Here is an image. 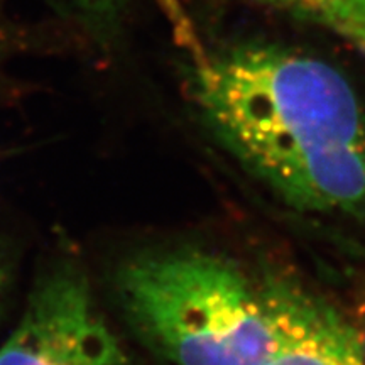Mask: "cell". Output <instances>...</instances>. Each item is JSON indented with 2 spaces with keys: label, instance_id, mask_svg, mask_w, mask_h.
I'll list each match as a JSON object with an SVG mask.
<instances>
[{
  "label": "cell",
  "instance_id": "52a82bcc",
  "mask_svg": "<svg viewBox=\"0 0 365 365\" xmlns=\"http://www.w3.org/2000/svg\"><path fill=\"white\" fill-rule=\"evenodd\" d=\"M7 48V29H6V17H4V0H0V63Z\"/></svg>",
  "mask_w": 365,
  "mask_h": 365
},
{
  "label": "cell",
  "instance_id": "6da1fadb",
  "mask_svg": "<svg viewBox=\"0 0 365 365\" xmlns=\"http://www.w3.org/2000/svg\"><path fill=\"white\" fill-rule=\"evenodd\" d=\"M191 95L218 143L291 207L365 213V110L331 65L277 46L200 53Z\"/></svg>",
  "mask_w": 365,
  "mask_h": 365
},
{
  "label": "cell",
  "instance_id": "3957f363",
  "mask_svg": "<svg viewBox=\"0 0 365 365\" xmlns=\"http://www.w3.org/2000/svg\"><path fill=\"white\" fill-rule=\"evenodd\" d=\"M0 365H129L95 307L85 274L71 264L41 277L6 344Z\"/></svg>",
  "mask_w": 365,
  "mask_h": 365
},
{
  "label": "cell",
  "instance_id": "7a4b0ae2",
  "mask_svg": "<svg viewBox=\"0 0 365 365\" xmlns=\"http://www.w3.org/2000/svg\"><path fill=\"white\" fill-rule=\"evenodd\" d=\"M115 291L134 335L175 365H267L279 344V279L254 281L207 250L135 255Z\"/></svg>",
  "mask_w": 365,
  "mask_h": 365
},
{
  "label": "cell",
  "instance_id": "277c9868",
  "mask_svg": "<svg viewBox=\"0 0 365 365\" xmlns=\"http://www.w3.org/2000/svg\"><path fill=\"white\" fill-rule=\"evenodd\" d=\"M281 335L267 365H365L357 327L327 301L279 279Z\"/></svg>",
  "mask_w": 365,
  "mask_h": 365
},
{
  "label": "cell",
  "instance_id": "8992f818",
  "mask_svg": "<svg viewBox=\"0 0 365 365\" xmlns=\"http://www.w3.org/2000/svg\"><path fill=\"white\" fill-rule=\"evenodd\" d=\"M54 6L80 21H102L120 0H53Z\"/></svg>",
  "mask_w": 365,
  "mask_h": 365
},
{
  "label": "cell",
  "instance_id": "5b68a950",
  "mask_svg": "<svg viewBox=\"0 0 365 365\" xmlns=\"http://www.w3.org/2000/svg\"><path fill=\"white\" fill-rule=\"evenodd\" d=\"M325 21L346 38L365 33V0H286Z\"/></svg>",
  "mask_w": 365,
  "mask_h": 365
},
{
  "label": "cell",
  "instance_id": "9c48e42d",
  "mask_svg": "<svg viewBox=\"0 0 365 365\" xmlns=\"http://www.w3.org/2000/svg\"><path fill=\"white\" fill-rule=\"evenodd\" d=\"M4 286H6V272H4L2 269H0V296H2Z\"/></svg>",
  "mask_w": 365,
  "mask_h": 365
},
{
  "label": "cell",
  "instance_id": "ba28073f",
  "mask_svg": "<svg viewBox=\"0 0 365 365\" xmlns=\"http://www.w3.org/2000/svg\"><path fill=\"white\" fill-rule=\"evenodd\" d=\"M355 44H359L360 46V49H362V51L365 53V33L364 34H359V36H355V38L352 39Z\"/></svg>",
  "mask_w": 365,
  "mask_h": 365
}]
</instances>
